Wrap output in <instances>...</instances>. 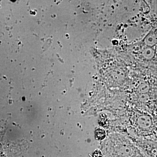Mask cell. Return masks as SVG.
Here are the masks:
<instances>
[{
    "instance_id": "2",
    "label": "cell",
    "mask_w": 157,
    "mask_h": 157,
    "mask_svg": "<svg viewBox=\"0 0 157 157\" xmlns=\"http://www.w3.org/2000/svg\"><path fill=\"white\" fill-rule=\"evenodd\" d=\"M102 155L101 152L99 150L96 151L93 154V157H102Z\"/></svg>"
},
{
    "instance_id": "1",
    "label": "cell",
    "mask_w": 157,
    "mask_h": 157,
    "mask_svg": "<svg viewBox=\"0 0 157 157\" xmlns=\"http://www.w3.org/2000/svg\"><path fill=\"white\" fill-rule=\"evenodd\" d=\"M96 136L98 140H103L106 136V133L103 129L98 128L96 131Z\"/></svg>"
}]
</instances>
